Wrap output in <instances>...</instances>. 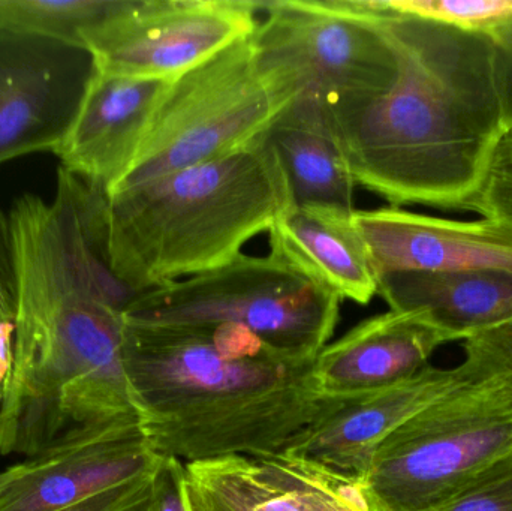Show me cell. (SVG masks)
Wrapping results in <instances>:
<instances>
[{
    "label": "cell",
    "mask_w": 512,
    "mask_h": 511,
    "mask_svg": "<svg viewBox=\"0 0 512 511\" xmlns=\"http://www.w3.org/2000/svg\"><path fill=\"white\" fill-rule=\"evenodd\" d=\"M17 311L0 386V459H30L141 420L125 360L123 311L137 294L108 261L101 195L60 176L53 200L24 194L8 213Z\"/></svg>",
    "instance_id": "cell-1"
},
{
    "label": "cell",
    "mask_w": 512,
    "mask_h": 511,
    "mask_svg": "<svg viewBox=\"0 0 512 511\" xmlns=\"http://www.w3.org/2000/svg\"><path fill=\"white\" fill-rule=\"evenodd\" d=\"M367 5L397 72L384 95L328 111L352 179L391 207L471 210L508 134L492 38Z\"/></svg>",
    "instance_id": "cell-2"
},
{
    "label": "cell",
    "mask_w": 512,
    "mask_h": 511,
    "mask_svg": "<svg viewBox=\"0 0 512 511\" xmlns=\"http://www.w3.org/2000/svg\"><path fill=\"white\" fill-rule=\"evenodd\" d=\"M125 360L156 453L183 464L273 458L345 398L319 393L313 360L277 356L243 327L125 323Z\"/></svg>",
    "instance_id": "cell-3"
},
{
    "label": "cell",
    "mask_w": 512,
    "mask_h": 511,
    "mask_svg": "<svg viewBox=\"0 0 512 511\" xmlns=\"http://www.w3.org/2000/svg\"><path fill=\"white\" fill-rule=\"evenodd\" d=\"M265 134L222 158L107 195L108 261L132 293L230 263L291 206Z\"/></svg>",
    "instance_id": "cell-4"
},
{
    "label": "cell",
    "mask_w": 512,
    "mask_h": 511,
    "mask_svg": "<svg viewBox=\"0 0 512 511\" xmlns=\"http://www.w3.org/2000/svg\"><path fill=\"white\" fill-rule=\"evenodd\" d=\"M477 372L388 435L351 480L364 511H432L512 453V383Z\"/></svg>",
    "instance_id": "cell-5"
},
{
    "label": "cell",
    "mask_w": 512,
    "mask_h": 511,
    "mask_svg": "<svg viewBox=\"0 0 512 511\" xmlns=\"http://www.w3.org/2000/svg\"><path fill=\"white\" fill-rule=\"evenodd\" d=\"M342 299L273 255L230 263L137 294L123 311L129 326L243 327L277 356L313 360L336 330Z\"/></svg>",
    "instance_id": "cell-6"
},
{
    "label": "cell",
    "mask_w": 512,
    "mask_h": 511,
    "mask_svg": "<svg viewBox=\"0 0 512 511\" xmlns=\"http://www.w3.org/2000/svg\"><path fill=\"white\" fill-rule=\"evenodd\" d=\"M294 98L288 84L262 71L252 35L233 42L173 80L134 162L107 195L249 146Z\"/></svg>",
    "instance_id": "cell-7"
},
{
    "label": "cell",
    "mask_w": 512,
    "mask_h": 511,
    "mask_svg": "<svg viewBox=\"0 0 512 511\" xmlns=\"http://www.w3.org/2000/svg\"><path fill=\"white\" fill-rule=\"evenodd\" d=\"M259 12L252 33L259 66L295 96L340 114L393 86L396 59L367 0H270Z\"/></svg>",
    "instance_id": "cell-8"
},
{
    "label": "cell",
    "mask_w": 512,
    "mask_h": 511,
    "mask_svg": "<svg viewBox=\"0 0 512 511\" xmlns=\"http://www.w3.org/2000/svg\"><path fill=\"white\" fill-rule=\"evenodd\" d=\"M259 23L255 0H125L83 35L104 74L176 80Z\"/></svg>",
    "instance_id": "cell-9"
},
{
    "label": "cell",
    "mask_w": 512,
    "mask_h": 511,
    "mask_svg": "<svg viewBox=\"0 0 512 511\" xmlns=\"http://www.w3.org/2000/svg\"><path fill=\"white\" fill-rule=\"evenodd\" d=\"M92 72V56L83 48L0 32V164L54 152L77 114Z\"/></svg>",
    "instance_id": "cell-10"
},
{
    "label": "cell",
    "mask_w": 512,
    "mask_h": 511,
    "mask_svg": "<svg viewBox=\"0 0 512 511\" xmlns=\"http://www.w3.org/2000/svg\"><path fill=\"white\" fill-rule=\"evenodd\" d=\"M141 420H125L20 462L0 491V511H63L158 470Z\"/></svg>",
    "instance_id": "cell-11"
},
{
    "label": "cell",
    "mask_w": 512,
    "mask_h": 511,
    "mask_svg": "<svg viewBox=\"0 0 512 511\" xmlns=\"http://www.w3.org/2000/svg\"><path fill=\"white\" fill-rule=\"evenodd\" d=\"M475 372L477 365L466 357L457 368L427 366L396 386L345 398L298 434L282 456L345 479H360L388 435Z\"/></svg>",
    "instance_id": "cell-12"
},
{
    "label": "cell",
    "mask_w": 512,
    "mask_h": 511,
    "mask_svg": "<svg viewBox=\"0 0 512 511\" xmlns=\"http://www.w3.org/2000/svg\"><path fill=\"white\" fill-rule=\"evenodd\" d=\"M376 275L396 272H512V225L498 219L456 221L400 207L354 210Z\"/></svg>",
    "instance_id": "cell-13"
},
{
    "label": "cell",
    "mask_w": 512,
    "mask_h": 511,
    "mask_svg": "<svg viewBox=\"0 0 512 511\" xmlns=\"http://www.w3.org/2000/svg\"><path fill=\"white\" fill-rule=\"evenodd\" d=\"M171 83L93 68L77 114L53 152L60 167L107 195L134 162Z\"/></svg>",
    "instance_id": "cell-14"
},
{
    "label": "cell",
    "mask_w": 512,
    "mask_h": 511,
    "mask_svg": "<svg viewBox=\"0 0 512 511\" xmlns=\"http://www.w3.org/2000/svg\"><path fill=\"white\" fill-rule=\"evenodd\" d=\"M345 477L286 458L185 464L188 511H352Z\"/></svg>",
    "instance_id": "cell-15"
},
{
    "label": "cell",
    "mask_w": 512,
    "mask_h": 511,
    "mask_svg": "<svg viewBox=\"0 0 512 511\" xmlns=\"http://www.w3.org/2000/svg\"><path fill=\"white\" fill-rule=\"evenodd\" d=\"M451 336L421 311H390L361 321L327 345L313 363L319 393L355 398L420 374Z\"/></svg>",
    "instance_id": "cell-16"
},
{
    "label": "cell",
    "mask_w": 512,
    "mask_h": 511,
    "mask_svg": "<svg viewBox=\"0 0 512 511\" xmlns=\"http://www.w3.org/2000/svg\"><path fill=\"white\" fill-rule=\"evenodd\" d=\"M352 212L291 204L268 230L270 255L340 299L369 305L378 294V275Z\"/></svg>",
    "instance_id": "cell-17"
},
{
    "label": "cell",
    "mask_w": 512,
    "mask_h": 511,
    "mask_svg": "<svg viewBox=\"0 0 512 511\" xmlns=\"http://www.w3.org/2000/svg\"><path fill=\"white\" fill-rule=\"evenodd\" d=\"M378 294L394 311H421L453 342L512 317V272H396L378 276Z\"/></svg>",
    "instance_id": "cell-18"
},
{
    "label": "cell",
    "mask_w": 512,
    "mask_h": 511,
    "mask_svg": "<svg viewBox=\"0 0 512 511\" xmlns=\"http://www.w3.org/2000/svg\"><path fill=\"white\" fill-rule=\"evenodd\" d=\"M294 206L355 210V189L327 107L309 96L294 101L268 128Z\"/></svg>",
    "instance_id": "cell-19"
},
{
    "label": "cell",
    "mask_w": 512,
    "mask_h": 511,
    "mask_svg": "<svg viewBox=\"0 0 512 511\" xmlns=\"http://www.w3.org/2000/svg\"><path fill=\"white\" fill-rule=\"evenodd\" d=\"M125 0H0V32L41 36L83 48L86 30L119 11Z\"/></svg>",
    "instance_id": "cell-20"
},
{
    "label": "cell",
    "mask_w": 512,
    "mask_h": 511,
    "mask_svg": "<svg viewBox=\"0 0 512 511\" xmlns=\"http://www.w3.org/2000/svg\"><path fill=\"white\" fill-rule=\"evenodd\" d=\"M381 5L400 14L487 35L512 20V0H381Z\"/></svg>",
    "instance_id": "cell-21"
},
{
    "label": "cell",
    "mask_w": 512,
    "mask_h": 511,
    "mask_svg": "<svg viewBox=\"0 0 512 511\" xmlns=\"http://www.w3.org/2000/svg\"><path fill=\"white\" fill-rule=\"evenodd\" d=\"M432 511H512V453Z\"/></svg>",
    "instance_id": "cell-22"
},
{
    "label": "cell",
    "mask_w": 512,
    "mask_h": 511,
    "mask_svg": "<svg viewBox=\"0 0 512 511\" xmlns=\"http://www.w3.org/2000/svg\"><path fill=\"white\" fill-rule=\"evenodd\" d=\"M17 311L14 237L9 215L0 207V351H8L14 338Z\"/></svg>",
    "instance_id": "cell-23"
},
{
    "label": "cell",
    "mask_w": 512,
    "mask_h": 511,
    "mask_svg": "<svg viewBox=\"0 0 512 511\" xmlns=\"http://www.w3.org/2000/svg\"><path fill=\"white\" fill-rule=\"evenodd\" d=\"M465 345L466 356L493 371L507 375L512 383V317L504 323L472 336Z\"/></svg>",
    "instance_id": "cell-24"
},
{
    "label": "cell",
    "mask_w": 512,
    "mask_h": 511,
    "mask_svg": "<svg viewBox=\"0 0 512 511\" xmlns=\"http://www.w3.org/2000/svg\"><path fill=\"white\" fill-rule=\"evenodd\" d=\"M156 471L63 511H147L152 500Z\"/></svg>",
    "instance_id": "cell-25"
},
{
    "label": "cell",
    "mask_w": 512,
    "mask_h": 511,
    "mask_svg": "<svg viewBox=\"0 0 512 511\" xmlns=\"http://www.w3.org/2000/svg\"><path fill=\"white\" fill-rule=\"evenodd\" d=\"M147 511H188L185 500V464L174 458L162 459L153 483Z\"/></svg>",
    "instance_id": "cell-26"
},
{
    "label": "cell",
    "mask_w": 512,
    "mask_h": 511,
    "mask_svg": "<svg viewBox=\"0 0 512 511\" xmlns=\"http://www.w3.org/2000/svg\"><path fill=\"white\" fill-rule=\"evenodd\" d=\"M471 210L512 225V177L492 170Z\"/></svg>",
    "instance_id": "cell-27"
},
{
    "label": "cell",
    "mask_w": 512,
    "mask_h": 511,
    "mask_svg": "<svg viewBox=\"0 0 512 511\" xmlns=\"http://www.w3.org/2000/svg\"><path fill=\"white\" fill-rule=\"evenodd\" d=\"M495 48L496 78L507 132L512 129V20L489 33Z\"/></svg>",
    "instance_id": "cell-28"
},
{
    "label": "cell",
    "mask_w": 512,
    "mask_h": 511,
    "mask_svg": "<svg viewBox=\"0 0 512 511\" xmlns=\"http://www.w3.org/2000/svg\"><path fill=\"white\" fill-rule=\"evenodd\" d=\"M493 170L512 177V156L496 155Z\"/></svg>",
    "instance_id": "cell-29"
},
{
    "label": "cell",
    "mask_w": 512,
    "mask_h": 511,
    "mask_svg": "<svg viewBox=\"0 0 512 511\" xmlns=\"http://www.w3.org/2000/svg\"><path fill=\"white\" fill-rule=\"evenodd\" d=\"M20 471V464L12 465V467L6 468V470L0 471V491L17 476Z\"/></svg>",
    "instance_id": "cell-30"
},
{
    "label": "cell",
    "mask_w": 512,
    "mask_h": 511,
    "mask_svg": "<svg viewBox=\"0 0 512 511\" xmlns=\"http://www.w3.org/2000/svg\"><path fill=\"white\" fill-rule=\"evenodd\" d=\"M498 155L512 156V129L508 132L504 141H502L501 147H499L498 150Z\"/></svg>",
    "instance_id": "cell-31"
},
{
    "label": "cell",
    "mask_w": 512,
    "mask_h": 511,
    "mask_svg": "<svg viewBox=\"0 0 512 511\" xmlns=\"http://www.w3.org/2000/svg\"><path fill=\"white\" fill-rule=\"evenodd\" d=\"M6 375V363L5 360L0 357V386H2L3 378H5Z\"/></svg>",
    "instance_id": "cell-32"
},
{
    "label": "cell",
    "mask_w": 512,
    "mask_h": 511,
    "mask_svg": "<svg viewBox=\"0 0 512 511\" xmlns=\"http://www.w3.org/2000/svg\"><path fill=\"white\" fill-rule=\"evenodd\" d=\"M351 504L352 511H364L363 507H361L360 504H358L357 498L352 497Z\"/></svg>",
    "instance_id": "cell-33"
}]
</instances>
